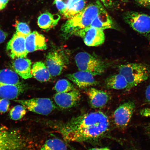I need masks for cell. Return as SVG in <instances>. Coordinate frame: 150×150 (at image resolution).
Listing matches in <instances>:
<instances>
[{"label": "cell", "mask_w": 150, "mask_h": 150, "mask_svg": "<svg viewBox=\"0 0 150 150\" xmlns=\"http://www.w3.org/2000/svg\"><path fill=\"white\" fill-rule=\"evenodd\" d=\"M108 116L101 111L88 112L55 125L56 130L68 141H92L103 136L108 130Z\"/></svg>", "instance_id": "6da1fadb"}, {"label": "cell", "mask_w": 150, "mask_h": 150, "mask_svg": "<svg viewBox=\"0 0 150 150\" xmlns=\"http://www.w3.org/2000/svg\"><path fill=\"white\" fill-rule=\"evenodd\" d=\"M104 9L99 0L85 7L62 26L61 30L64 37L67 38L74 35L76 32L90 27L99 13Z\"/></svg>", "instance_id": "7a4b0ae2"}, {"label": "cell", "mask_w": 150, "mask_h": 150, "mask_svg": "<svg viewBox=\"0 0 150 150\" xmlns=\"http://www.w3.org/2000/svg\"><path fill=\"white\" fill-rule=\"evenodd\" d=\"M119 74L125 77L128 83L127 91L136 87L150 77V69L145 64L129 63L118 67Z\"/></svg>", "instance_id": "3957f363"}, {"label": "cell", "mask_w": 150, "mask_h": 150, "mask_svg": "<svg viewBox=\"0 0 150 150\" xmlns=\"http://www.w3.org/2000/svg\"><path fill=\"white\" fill-rule=\"evenodd\" d=\"M75 60L80 71L89 73L93 76L102 74L107 67L104 62L86 52L77 54Z\"/></svg>", "instance_id": "277c9868"}, {"label": "cell", "mask_w": 150, "mask_h": 150, "mask_svg": "<svg viewBox=\"0 0 150 150\" xmlns=\"http://www.w3.org/2000/svg\"><path fill=\"white\" fill-rule=\"evenodd\" d=\"M125 23L140 34L146 37L150 36V16L134 11H128L123 14Z\"/></svg>", "instance_id": "5b68a950"}, {"label": "cell", "mask_w": 150, "mask_h": 150, "mask_svg": "<svg viewBox=\"0 0 150 150\" xmlns=\"http://www.w3.org/2000/svg\"><path fill=\"white\" fill-rule=\"evenodd\" d=\"M25 141L18 131L0 126V150H22Z\"/></svg>", "instance_id": "8992f818"}, {"label": "cell", "mask_w": 150, "mask_h": 150, "mask_svg": "<svg viewBox=\"0 0 150 150\" xmlns=\"http://www.w3.org/2000/svg\"><path fill=\"white\" fill-rule=\"evenodd\" d=\"M14 101L23 106L29 111L42 115H48L56 108L52 101L48 98L14 99Z\"/></svg>", "instance_id": "52a82bcc"}, {"label": "cell", "mask_w": 150, "mask_h": 150, "mask_svg": "<svg viewBox=\"0 0 150 150\" xmlns=\"http://www.w3.org/2000/svg\"><path fill=\"white\" fill-rule=\"evenodd\" d=\"M63 50H56L49 52L46 57V66L52 76H59L68 64V56Z\"/></svg>", "instance_id": "ba28073f"}, {"label": "cell", "mask_w": 150, "mask_h": 150, "mask_svg": "<svg viewBox=\"0 0 150 150\" xmlns=\"http://www.w3.org/2000/svg\"><path fill=\"white\" fill-rule=\"evenodd\" d=\"M136 108L134 101L129 100L122 104L114 112V123L120 129H125L130 121Z\"/></svg>", "instance_id": "9c48e42d"}, {"label": "cell", "mask_w": 150, "mask_h": 150, "mask_svg": "<svg viewBox=\"0 0 150 150\" xmlns=\"http://www.w3.org/2000/svg\"><path fill=\"white\" fill-rule=\"evenodd\" d=\"M74 35L81 37L86 45L90 47L100 46L104 43L105 40L103 30L91 27L77 31Z\"/></svg>", "instance_id": "30bf717a"}, {"label": "cell", "mask_w": 150, "mask_h": 150, "mask_svg": "<svg viewBox=\"0 0 150 150\" xmlns=\"http://www.w3.org/2000/svg\"><path fill=\"white\" fill-rule=\"evenodd\" d=\"M26 38L16 33L7 44V50L12 59L27 57L28 53L26 49Z\"/></svg>", "instance_id": "8fae6325"}, {"label": "cell", "mask_w": 150, "mask_h": 150, "mask_svg": "<svg viewBox=\"0 0 150 150\" xmlns=\"http://www.w3.org/2000/svg\"><path fill=\"white\" fill-rule=\"evenodd\" d=\"M80 93L74 89L68 92L57 93L54 96V101L57 105L63 109L71 108L76 105L79 102Z\"/></svg>", "instance_id": "7c38bea8"}, {"label": "cell", "mask_w": 150, "mask_h": 150, "mask_svg": "<svg viewBox=\"0 0 150 150\" xmlns=\"http://www.w3.org/2000/svg\"><path fill=\"white\" fill-rule=\"evenodd\" d=\"M90 105L95 108L103 107L108 104L110 99L109 95L105 91L91 88L86 91Z\"/></svg>", "instance_id": "4fadbf2b"}, {"label": "cell", "mask_w": 150, "mask_h": 150, "mask_svg": "<svg viewBox=\"0 0 150 150\" xmlns=\"http://www.w3.org/2000/svg\"><path fill=\"white\" fill-rule=\"evenodd\" d=\"M25 47L28 53L37 50H46L47 48L46 39L38 32L34 31L26 37Z\"/></svg>", "instance_id": "5bb4252c"}, {"label": "cell", "mask_w": 150, "mask_h": 150, "mask_svg": "<svg viewBox=\"0 0 150 150\" xmlns=\"http://www.w3.org/2000/svg\"><path fill=\"white\" fill-rule=\"evenodd\" d=\"M90 73L80 71L74 74H67V78L80 88H85L96 85L98 82Z\"/></svg>", "instance_id": "9a60e30c"}, {"label": "cell", "mask_w": 150, "mask_h": 150, "mask_svg": "<svg viewBox=\"0 0 150 150\" xmlns=\"http://www.w3.org/2000/svg\"><path fill=\"white\" fill-rule=\"evenodd\" d=\"M27 89L25 84L18 85H0V98L15 99Z\"/></svg>", "instance_id": "2e32d148"}, {"label": "cell", "mask_w": 150, "mask_h": 150, "mask_svg": "<svg viewBox=\"0 0 150 150\" xmlns=\"http://www.w3.org/2000/svg\"><path fill=\"white\" fill-rule=\"evenodd\" d=\"M90 27L103 30L106 29H118L117 25L105 9L99 13L92 22Z\"/></svg>", "instance_id": "e0dca14e"}, {"label": "cell", "mask_w": 150, "mask_h": 150, "mask_svg": "<svg viewBox=\"0 0 150 150\" xmlns=\"http://www.w3.org/2000/svg\"><path fill=\"white\" fill-rule=\"evenodd\" d=\"M32 63L25 58L16 59L13 63L15 72L24 79L33 77L31 72Z\"/></svg>", "instance_id": "ac0fdd59"}, {"label": "cell", "mask_w": 150, "mask_h": 150, "mask_svg": "<svg viewBox=\"0 0 150 150\" xmlns=\"http://www.w3.org/2000/svg\"><path fill=\"white\" fill-rule=\"evenodd\" d=\"M61 16L57 14L45 12L41 14L38 19V24L41 29L49 30L57 25Z\"/></svg>", "instance_id": "d6986e66"}, {"label": "cell", "mask_w": 150, "mask_h": 150, "mask_svg": "<svg viewBox=\"0 0 150 150\" xmlns=\"http://www.w3.org/2000/svg\"><path fill=\"white\" fill-rule=\"evenodd\" d=\"M31 72L33 77L39 81L47 82L51 79V75L46 65L42 62L35 63L31 68Z\"/></svg>", "instance_id": "ffe728a7"}, {"label": "cell", "mask_w": 150, "mask_h": 150, "mask_svg": "<svg viewBox=\"0 0 150 150\" xmlns=\"http://www.w3.org/2000/svg\"><path fill=\"white\" fill-rule=\"evenodd\" d=\"M105 83L108 88L115 90H127L128 86L126 79L119 73L109 76Z\"/></svg>", "instance_id": "44dd1931"}, {"label": "cell", "mask_w": 150, "mask_h": 150, "mask_svg": "<svg viewBox=\"0 0 150 150\" xmlns=\"http://www.w3.org/2000/svg\"><path fill=\"white\" fill-rule=\"evenodd\" d=\"M22 83L14 71L9 69L0 70V85H18Z\"/></svg>", "instance_id": "7402d4cb"}, {"label": "cell", "mask_w": 150, "mask_h": 150, "mask_svg": "<svg viewBox=\"0 0 150 150\" xmlns=\"http://www.w3.org/2000/svg\"><path fill=\"white\" fill-rule=\"evenodd\" d=\"M67 147L62 140L58 138L47 140L39 150H67Z\"/></svg>", "instance_id": "603a6c76"}, {"label": "cell", "mask_w": 150, "mask_h": 150, "mask_svg": "<svg viewBox=\"0 0 150 150\" xmlns=\"http://www.w3.org/2000/svg\"><path fill=\"white\" fill-rule=\"evenodd\" d=\"M86 4L84 0H80L62 14L64 18L69 19L83 10L85 7Z\"/></svg>", "instance_id": "cb8c5ba5"}, {"label": "cell", "mask_w": 150, "mask_h": 150, "mask_svg": "<svg viewBox=\"0 0 150 150\" xmlns=\"http://www.w3.org/2000/svg\"><path fill=\"white\" fill-rule=\"evenodd\" d=\"M74 89L72 84L69 81L65 79L58 81L54 86V89L57 93L68 92Z\"/></svg>", "instance_id": "d4e9b609"}, {"label": "cell", "mask_w": 150, "mask_h": 150, "mask_svg": "<svg viewBox=\"0 0 150 150\" xmlns=\"http://www.w3.org/2000/svg\"><path fill=\"white\" fill-rule=\"evenodd\" d=\"M26 108L22 105H18L11 110L9 113L11 119L14 120L21 119L26 113Z\"/></svg>", "instance_id": "484cf974"}, {"label": "cell", "mask_w": 150, "mask_h": 150, "mask_svg": "<svg viewBox=\"0 0 150 150\" xmlns=\"http://www.w3.org/2000/svg\"><path fill=\"white\" fill-rule=\"evenodd\" d=\"M15 27L16 28V33L27 37L31 33L29 26L24 22L16 21Z\"/></svg>", "instance_id": "4316f807"}, {"label": "cell", "mask_w": 150, "mask_h": 150, "mask_svg": "<svg viewBox=\"0 0 150 150\" xmlns=\"http://www.w3.org/2000/svg\"><path fill=\"white\" fill-rule=\"evenodd\" d=\"M68 0H55L54 3L60 12L62 14L66 8Z\"/></svg>", "instance_id": "83f0119b"}, {"label": "cell", "mask_w": 150, "mask_h": 150, "mask_svg": "<svg viewBox=\"0 0 150 150\" xmlns=\"http://www.w3.org/2000/svg\"><path fill=\"white\" fill-rule=\"evenodd\" d=\"M10 105V102L8 99H0V112L5 113L8 110Z\"/></svg>", "instance_id": "f1b7e54d"}, {"label": "cell", "mask_w": 150, "mask_h": 150, "mask_svg": "<svg viewBox=\"0 0 150 150\" xmlns=\"http://www.w3.org/2000/svg\"><path fill=\"white\" fill-rule=\"evenodd\" d=\"M135 1L139 6L150 10V0H135Z\"/></svg>", "instance_id": "f546056e"}, {"label": "cell", "mask_w": 150, "mask_h": 150, "mask_svg": "<svg viewBox=\"0 0 150 150\" xmlns=\"http://www.w3.org/2000/svg\"><path fill=\"white\" fill-rule=\"evenodd\" d=\"M145 96L146 102L150 104V84L146 88Z\"/></svg>", "instance_id": "4dcf8cb0"}, {"label": "cell", "mask_w": 150, "mask_h": 150, "mask_svg": "<svg viewBox=\"0 0 150 150\" xmlns=\"http://www.w3.org/2000/svg\"><path fill=\"white\" fill-rule=\"evenodd\" d=\"M7 34L0 29V44L3 42L5 40L7 37Z\"/></svg>", "instance_id": "1f68e13d"}, {"label": "cell", "mask_w": 150, "mask_h": 150, "mask_svg": "<svg viewBox=\"0 0 150 150\" xmlns=\"http://www.w3.org/2000/svg\"><path fill=\"white\" fill-rule=\"evenodd\" d=\"M79 1H80V0H68L66 8L65 10L63 13H64L65 11L68 10V9H70L73 5H74L75 4V3H76Z\"/></svg>", "instance_id": "d6a6232c"}, {"label": "cell", "mask_w": 150, "mask_h": 150, "mask_svg": "<svg viewBox=\"0 0 150 150\" xmlns=\"http://www.w3.org/2000/svg\"><path fill=\"white\" fill-rule=\"evenodd\" d=\"M103 4L108 8H111L112 6V0H101Z\"/></svg>", "instance_id": "836d02e7"}, {"label": "cell", "mask_w": 150, "mask_h": 150, "mask_svg": "<svg viewBox=\"0 0 150 150\" xmlns=\"http://www.w3.org/2000/svg\"><path fill=\"white\" fill-rule=\"evenodd\" d=\"M142 114L144 116H146V117L150 116V109H144L142 111Z\"/></svg>", "instance_id": "e575fe53"}, {"label": "cell", "mask_w": 150, "mask_h": 150, "mask_svg": "<svg viewBox=\"0 0 150 150\" xmlns=\"http://www.w3.org/2000/svg\"><path fill=\"white\" fill-rule=\"evenodd\" d=\"M88 150H110L108 147L100 148H92Z\"/></svg>", "instance_id": "d590c367"}, {"label": "cell", "mask_w": 150, "mask_h": 150, "mask_svg": "<svg viewBox=\"0 0 150 150\" xmlns=\"http://www.w3.org/2000/svg\"><path fill=\"white\" fill-rule=\"evenodd\" d=\"M6 6V5L3 4L0 1V11L4 8Z\"/></svg>", "instance_id": "8d00e7d4"}, {"label": "cell", "mask_w": 150, "mask_h": 150, "mask_svg": "<svg viewBox=\"0 0 150 150\" xmlns=\"http://www.w3.org/2000/svg\"><path fill=\"white\" fill-rule=\"evenodd\" d=\"M9 0H0V1L2 3L6 5L7 3H8Z\"/></svg>", "instance_id": "74e56055"}, {"label": "cell", "mask_w": 150, "mask_h": 150, "mask_svg": "<svg viewBox=\"0 0 150 150\" xmlns=\"http://www.w3.org/2000/svg\"><path fill=\"white\" fill-rule=\"evenodd\" d=\"M147 134L150 137V125H148L147 127Z\"/></svg>", "instance_id": "f35d334b"}, {"label": "cell", "mask_w": 150, "mask_h": 150, "mask_svg": "<svg viewBox=\"0 0 150 150\" xmlns=\"http://www.w3.org/2000/svg\"><path fill=\"white\" fill-rule=\"evenodd\" d=\"M127 150H139L134 147H131Z\"/></svg>", "instance_id": "ab89813d"}]
</instances>
